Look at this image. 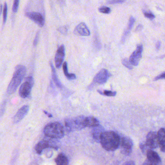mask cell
Returning a JSON list of instances; mask_svg holds the SVG:
<instances>
[{
    "label": "cell",
    "mask_w": 165,
    "mask_h": 165,
    "mask_svg": "<svg viewBox=\"0 0 165 165\" xmlns=\"http://www.w3.org/2000/svg\"><path fill=\"white\" fill-rule=\"evenodd\" d=\"M120 138L114 131H105L101 136L100 143L106 151L113 152L119 148Z\"/></svg>",
    "instance_id": "6da1fadb"
},
{
    "label": "cell",
    "mask_w": 165,
    "mask_h": 165,
    "mask_svg": "<svg viewBox=\"0 0 165 165\" xmlns=\"http://www.w3.org/2000/svg\"><path fill=\"white\" fill-rule=\"evenodd\" d=\"M26 67L23 65H18L15 67L13 77L7 87V91L9 95H12L16 91L26 74Z\"/></svg>",
    "instance_id": "7a4b0ae2"
},
{
    "label": "cell",
    "mask_w": 165,
    "mask_h": 165,
    "mask_svg": "<svg viewBox=\"0 0 165 165\" xmlns=\"http://www.w3.org/2000/svg\"><path fill=\"white\" fill-rule=\"evenodd\" d=\"M43 132L46 137L52 139H60L64 136V127L59 122L49 123L45 127Z\"/></svg>",
    "instance_id": "3957f363"
},
{
    "label": "cell",
    "mask_w": 165,
    "mask_h": 165,
    "mask_svg": "<svg viewBox=\"0 0 165 165\" xmlns=\"http://www.w3.org/2000/svg\"><path fill=\"white\" fill-rule=\"evenodd\" d=\"M34 83V79L32 77H26L25 82L21 84L19 89V95L20 97L23 99H27L29 97Z\"/></svg>",
    "instance_id": "277c9868"
},
{
    "label": "cell",
    "mask_w": 165,
    "mask_h": 165,
    "mask_svg": "<svg viewBox=\"0 0 165 165\" xmlns=\"http://www.w3.org/2000/svg\"><path fill=\"white\" fill-rule=\"evenodd\" d=\"M133 143L132 140L129 137L124 136L120 138L119 148L122 154L125 156H129L131 155L133 150Z\"/></svg>",
    "instance_id": "5b68a950"
},
{
    "label": "cell",
    "mask_w": 165,
    "mask_h": 165,
    "mask_svg": "<svg viewBox=\"0 0 165 165\" xmlns=\"http://www.w3.org/2000/svg\"><path fill=\"white\" fill-rule=\"evenodd\" d=\"M54 142L55 141H52L50 139H43L40 141L35 146V150L37 153L39 155H41L43 150L49 148L55 149H58V145Z\"/></svg>",
    "instance_id": "8992f818"
},
{
    "label": "cell",
    "mask_w": 165,
    "mask_h": 165,
    "mask_svg": "<svg viewBox=\"0 0 165 165\" xmlns=\"http://www.w3.org/2000/svg\"><path fill=\"white\" fill-rule=\"evenodd\" d=\"M146 144L150 149H156L159 147L157 133L156 132H150L146 136Z\"/></svg>",
    "instance_id": "52a82bcc"
},
{
    "label": "cell",
    "mask_w": 165,
    "mask_h": 165,
    "mask_svg": "<svg viewBox=\"0 0 165 165\" xmlns=\"http://www.w3.org/2000/svg\"><path fill=\"white\" fill-rule=\"evenodd\" d=\"M143 47L142 45H138L136 50L132 53L129 58V62L131 65L134 66H137L139 63V61L142 57Z\"/></svg>",
    "instance_id": "ba28073f"
},
{
    "label": "cell",
    "mask_w": 165,
    "mask_h": 165,
    "mask_svg": "<svg viewBox=\"0 0 165 165\" xmlns=\"http://www.w3.org/2000/svg\"><path fill=\"white\" fill-rule=\"evenodd\" d=\"M25 16L29 19H31L35 23L42 27L45 24V20L41 13L36 12H29L25 13Z\"/></svg>",
    "instance_id": "9c48e42d"
},
{
    "label": "cell",
    "mask_w": 165,
    "mask_h": 165,
    "mask_svg": "<svg viewBox=\"0 0 165 165\" xmlns=\"http://www.w3.org/2000/svg\"><path fill=\"white\" fill-rule=\"evenodd\" d=\"M110 77V72L107 69H101L94 77V82L99 84H103L107 82Z\"/></svg>",
    "instance_id": "30bf717a"
},
{
    "label": "cell",
    "mask_w": 165,
    "mask_h": 165,
    "mask_svg": "<svg viewBox=\"0 0 165 165\" xmlns=\"http://www.w3.org/2000/svg\"><path fill=\"white\" fill-rule=\"evenodd\" d=\"M65 55V49L63 45L59 47L55 56V65L57 68H60Z\"/></svg>",
    "instance_id": "8fae6325"
},
{
    "label": "cell",
    "mask_w": 165,
    "mask_h": 165,
    "mask_svg": "<svg viewBox=\"0 0 165 165\" xmlns=\"http://www.w3.org/2000/svg\"><path fill=\"white\" fill-rule=\"evenodd\" d=\"M29 107L28 105L23 106L21 107L13 118V122L18 123L20 122L27 115L29 111Z\"/></svg>",
    "instance_id": "7c38bea8"
},
{
    "label": "cell",
    "mask_w": 165,
    "mask_h": 165,
    "mask_svg": "<svg viewBox=\"0 0 165 165\" xmlns=\"http://www.w3.org/2000/svg\"><path fill=\"white\" fill-rule=\"evenodd\" d=\"M73 120L75 130H81L87 127L85 116L81 115L73 118Z\"/></svg>",
    "instance_id": "4fadbf2b"
},
{
    "label": "cell",
    "mask_w": 165,
    "mask_h": 165,
    "mask_svg": "<svg viewBox=\"0 0 165 165\" xmlns=\"http://www.w3.org/2000/svg\"><path fill=\"white\" fill-rule=\"evenodd\" d=\"M74 33L79 36H89L90 34L89 29L88 28L86 24L83 22H81L75 27Z\"/></svg>",
    "instance_id": "5bb4252c"
},
{
    "label": "cell",
    "mask_w": 165,
    "mask_h": 165,
    "mask_svg": "<svg viewBox=\"0 0 165 165\" xmlns=\"http://www.w3.org/2000/svg\"><path fill=\"white\" fill-rule=\"evenodd\" d=\"M148 160L154 165H161L162 160L160 157L159 156L158 153L153 151L150 150L146 154Z\"/></svg>",
    "instance_id": "9a60e30c"
},
{
    "label": "cell",
    "mask_w": 165,
    "mask_h": 165,
    "mask_svg": "<svg viewBox=\"0 0 165 165\" xmlns=\"http://www.w3.org/2000/svg\"><path fill=\"white\" fill-rule=\"evenodd\" d=\"M104 132H105L104 128L100 124L98 126L93 128L92 130V135L96 142L100 143L101 136Z\"/></svg>",
    "instance_id": "2e32d148"
},
{
    "label": "cell",
    "mask_w": 165,
    "mask_h": 165,
    "mask_svg": "<svg viewBox=\"0 0 165 165\" xmlns=\"http://www.w3.org/2000/svg\"><path fill=\"white\" fill-rule=\"evenodd\" d=\"M157 133L159 147L161 151L165 152V129L162 128L159 129Z\"/></svg>",
    "instance_id": "e0dca14e"
},
{
    "label": "cell",
    "mask_w": 165,
    "mask_h": 165,
    "mask_svg": "<svg viewBox=\"0 0 165 165\" xmlns=\"http://www.w3.org/2000/svg\"><path fill=\"white\" fill-rule=\"evenodd\" d=\"M135 21V20L133 16H130L129 20V24H128V28L125 30L124 34H123V36H122V42H124L125 41L127 36H128L129 34L130 33V30H131V29L132 28Z\"/></svg>",
    "instance_id": "ac0fdd59"
},
{
    "label": "cell",
    "mask_w": 165,
    "mask_h": 165,
    "mask_svg": "<svg viewBox=\"0 0 165 165\" xmlns=\"http://www.w3.org/2000/svg\"><path fill=\"white\" fill-rule=\"evenodd\" d=\"M100 125L98 120L93 116L86 117V126L88 127H95Z\"/></svg>",
    "instance_id": "d6986e66"
},
{
    "label": "cell",
    "mask_w": 165,
    "mask_h": 165,
    "mask_svg": "<svg viewBox=\"0 0 165 165\" xmlns=\"http://www.w3.org/2000/svg\"><path fill=\"white\" fill-rule=\"evenodd\" d=\"M55 162L57 165H69V160L63 153L59 154L55 159Z\"/></svg>",
    "instance_id": "ffe728a7"
},
{
    "label": "cell",
    "mask_w": 165,
    "mask_h": 165,
    "mask_svg": "<svg viewBox=\"0 0 165 165\" xmlns=\"http://www.w3.org/2000/svg\"><path fill=\"white\" fill-rule=\"evenodd\" d=\"M50 66L51 67L52 72V78H53V81H54L55 84L58 88H62V84H61V82H60V80L58 79L55 67L53 66V63L50 62Z\"/></svg>",
    "instance_id": "44dd1931"
},
{
    "label": "cell",
    "mask_w": 165,
    "mask_h": 165,
    "mask_svg": "<svg viewBox=\"0 0 165 165\" xmlns=\"http://www.w3.org/2000/svg\"><path fill=\"white\" fill-rule=\"evenodd\" d=\"M65 125L66 131H68V132H70L75 130L73 118H67L65 119Z\"/></svg>",
    "instance_id": "7402d4cb"
},
{
    "label": "cell",
    "mask_w": 165,
    "mask_h": 165,
    "mask_svg": "<svg viewBox=\"0 0 165 165\" xmlns=\"http://www.w3.org/2000/svg\"><path fill=\"white\" fill-rule=\"evenodd\" d=\"M63 72L64 73L65 76L69 80H74L76 79V76L75 74H69L68 73V67H67V63L65 62L63 65Z\"/></svg>",
    "instance_id": "603a6c76"
},
{
    "label": "cell",
    "mask_w": 165,
    "mask_h": 165,
    "mask_svg": "<svg viewBox=\"0 0 165 165\" xmlns=\"http://www.w3.org/2000/svg\"><path fill=\"white\" fill-rule=\"evenodd\" d=\"M139 148L141 149L142 152L143 154H144L145 156H146L147 153L148 152V151L152 149H150L149 147L146 144L145 142H141L139 144Z\"/></svg>",
    "instance_id": "cb8c5ba5"
},
{
    "label": "cell",
    "mask_w": 165,
    "mask_h": 165,
    "mask_svg": "<svg viewBox=\"0 0 165 165\" xmlns=\"http://www.w3.org/2000/svg\"><path fill=\"white\" fill-rule=\"evenodd\" d=\"M7 11H8V7H7V3L5 2L4 6V12H3V22L4 23H6L7 18Z\"/></svg>",
    "instance_id": "d4e9b609"
},
{
    "label": "cell",
    "mask_w": 165,
    "mask_h": 165,
    "mask_svg": "<svg viewBox=\"0 0 165 165\" xmlns=\"http://www.w3.org/2000/svg\"><path fill=\"white\" fill-rule=\"evenodd\" d=\"M6 106V100H4V101L2 102V103L1 106H0V117H2V115H4L5 110Z\"/></svg>",
    "instance_id": "484cf974"
},
{
    "label": "cell",
    "mask_w": 165,
    "mask_h": 165,
    "mask_svg": "<svg viewBox=\"0 0 165 165\" xmlns=\"http://www.w3.org/2000/svg\"><path fill=\"white\" fill-rule=\"evenodd\" d=\"M122 64L129 69H133L132 65H131L129 61L127 59H124L122 60Z\"/></svg>",
    "instance_id": "4316f807"
},
{
    "label": "cell",
    "mask_w": 165,
    "mask_h": 165,
    "mask_svg": "<svg viewBox=\"0 0 165 165\" xmlns=\"http://www.w3.org/2000/svg\"><path fill=\"white\" fill-rule=\"evenodd\" d=\"M98 10L101 13H104V14H109L111 11V9H110V8L106 6H102V7H100L98 8Z\"/></svg>",
    "instance_id": "83f0119b"
},
{
    "label": "cell",
    "mask_w": 165,
    "mask_h": 165,
    "mask_svg": "<svg viewBox=\"0 0 165 165\" xmlns=\"http://www.w3.org/2000/svg\"><path fill=\"white\" fill-rule=\"evenodd\" d=\"M19 2H20V1L19 0H15L14 2L13 5V8H12V10H13L14 13H16V12H18L19 5Z\"/></svg>",
    "instance_id": "f1b7e54d"
},
{
    "label": "cell",
    "mask_w": 165,
    "mask_h": 165,
    "mask_svg": "<svg viewBox=\"0 0 165 165\" xmlns=\"http://www.w3.org/2000/svg\"><path fill=\"white\" fill-rule=\"evenodd\" d=\"M116 91H104L102 95L107 96H115L116 95Z\"/></svg>",
    "instance_id": "f546056e"
},
{
    "label": "cell",
    "mask_w": 165,
    "mask_h": 165,
    "mask_svg": "<svg viewBox=\"0 0 165 165\" xmlns=\"http://www.w3.org/2000/svg\"><path fill=\"white\" fill-rule=\"evenodd\" d=\"M143 14H144V15L145 16L146 18L150 19V20H153V19L155 18V15L152 12H150V11L143 12Z\"/></svg>",
    "instance_id": "4dcf8cb0"
},
{
    "label": "cell",
    "mask_w": 165,
    "mask_h": 165,
    "mask_svg": "<svg viewBox=\"0 0 165 165\" xmlns=\"http://www.w3.org/2000/svg\"><path fill=\"white\" fill-rule=\"evenodd\" d=\"M39 34H40V32H38L36 34L34 41H33V46L34 47H36L38 43V41H39Z\"/></svg>",
    "instance_id": "1f68e13d"
},
{
    "label": "cell",
    "mask_w": 165,
    "mask_h": 165,
    "mask_svg": "<svg viewBox=\"0 0 165 165\" xmlns=\"http://www.w3.org/2000/svg\"><path fill=\"white\" fill-rule=\"evenodd\" d=\"M162 79H165V72L162 73L161 74L157 76V77H156L153 80L155 81H156L159 80H162Z\"/></svg>",
    "instance_id": "d6a6232c"
},
{
    "label": "cell",
    "mask_w": 165,
    "mask_h": 165,
    "mask_svg": "<svg viewBox=\"0 0 165 165\" xmlns=\"http://www.w3.org/2000/svg\"><path fill=\"white\" fill-rule=\"evenodd\" d=\"M125 1L124 0H112V1H110L108 2V4H120V3H123Z\"/></svg>",
    "instance_id": "836d02e7"
},
{
    "label": "cell",
    "mask_w": 165,
    "mask_h": 165,
    "mask_svg": "<svg viewBox=\"0 0 165 165\" xmlns=\"http://www.w3.org/2000/svg\"><path fill=\"white\" fill-rule=\"evenodd\" d=\"M123 165H135V163L133 161H128L125 162V163H124Z\"/></svg>",
    "instance_id": "e575fe53"
},
{
    "label": "cell",
    "mask_w": 165,
    "mask_h": 165,
    "mask_svg": "<svg viewBox=\"0 0 165 165\" xmlns=\"http://www.w3.org/2000/svg\"><path fill=\"white\" fill-rule=\"evenodd\" d=\"M143 28V26L142 25L140 24L138 26H137V28H136V30H135V31L136 32H138V31H139V30H142Z\"/></svg>",
    "instance_id": "d590c367"
},
{
    "label": "cell",
    "mask_w": 165,
    "mask_h": 165,
    "mask_svg": "<svg viewBox=\"0 0 165 165\" xmlns=\"http://www.w3.org/2000/svg\"><path fill=\"white\" fill-rule=\"evenodd\" d=\"M143 165H153V164H152V163L150 162V161H149V160H148L147 159H146V160L144 161V163H143Z\"/></svg>",
    "instance_id": "8d00e7d4"
},
{
    "label": "cell",
    "mask_w": 165,
    "mask_h": 165,
    "mask_svg": "<svg viewBox=\"0 0 165 165\" xmlns=\"http://www.w3.org/2000/svg\"><path fill=\"white\" fill-rule=\"evenodd\" d=\"M161 46V42L160 41H158L157 43L156 44V48L157 50H159V48H160Z\"/></svg>",
    "instance_id": "74e56055"
},
{
    "label": "cell",
    "mask_w": 165,
    "mask_h": 165,
    "mask_svg": "<svg viewBox=\"0 0 165 165\" xmlns=\"http://www.w3.org/2000/svg\"><path fill=\"white\" fill-rule=\"evenodd\" d=\"M43 113H45L46 115H47V116H48V117H49V118H50V117H52V114L49 113H47V112H46V111H43Z\"/></svg>",
    "instance_id": "f35d334b"
},
{
    "label": "cell",
    "mask_w": 165,
    "mask_h": 165,
    "mask_svg": "<svg viewBox=\"0 0 165 165\" xmlns=\"http://www.w3.org/2000/svg\"><path fill=\"white\" fill-rule=\"evenodd\" d=\"M2 4H0V16L1 15L2 12Z\"/></svg>",
    "instance_id": "ab89813d"
}]
</instances>
